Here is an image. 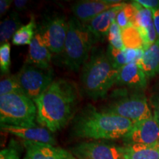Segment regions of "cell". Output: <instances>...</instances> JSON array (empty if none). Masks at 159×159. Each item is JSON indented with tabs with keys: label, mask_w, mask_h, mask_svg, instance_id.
Returning <instances> with one entry per match:
<instances>
[{
	"label": "cell",
	"mask_w": 159,
	"mask_h": 159,
	"mask_svg": "<svg viewBox=\"0 0 159 159\" xmlns=\"http://www.w3.org/2000/svg\"><path fill=\"white\" fill-rule=\"evenodd\" d=\"M51 52L43 43L39 33H35L33 41L29 45L26 63L41 68H50Z\"/></svg>",
	"instance_id": "15"
},
{
	"label": "cell",
	"mask_w": 159,
	"mask_h": 159,
	"mask_svg": "<svg viewBox=\"0 0 159 159\" xmlns=\"http://www.w3.org/2000/svg\"><path fill=\"white\" fill-rule=\"evenodd\" d=\"M118 71L106 52L94 49L82 67L80 80L83 91L93 99L104 98L116 85Z\"/></svg>",
	"instance_id": "3"
},
{
	"label": "cell",
	"mask_w": 159,
	"mask_h": 159,
	"mask_svg": "<svg viewBox=\"0 0 159 159\" xmlns=\"http://www.w3.org/2000/svg\"><path fill=\"white\" fill-rule=\"evenodd\" d=\"M11 67V44L5 43L0 47V69L2 74H7Z\"/></svg>",
	"instance_id": "26"
},
{
	"label": "cell",
	"mask_w": 159,
	"mask_h": 159,
	"mask_svg": "<svg viewBox=\"0 0 159 159\" xmlns=\"http://www.w3.org/2000/svg\"><path fill=\"white\" fill-rule=\"evenodd\" d=\"M26 154L24 159H77L72 153L55 145L23 141Z\"/></svg>",
	"instance_id": "12"
},
{
	"label": "cell",
	"mask_w": 159,
	"mask_h": 159,
	"mask_svg": "<svg viewBox=\"0 0 159 159\" xmlns=\"http://www.w3.org/2000/svg\"><path fill=\"white\" fill-rule=\"evenodd\" d=\"M93 34L75 16L69 20V27L62 52V62L71 71H78L89 58L97 41Z\"/></svg>",
	"instance_id": "4"
},
{
	"label": "cell",
	"mask_w": 159,
	"mask_h": 159,
	"mask_svg": "<svg viewBox=\"0 0 159 159\" xmlns=\"http://www.w3.org/2000/svg\"><path fill=\"white\" fill-rule=\"evenodd\" d=\"M123 3L118 0L81 1L75 3L71 7V11L77 19L82 23H85L103 12L119 7Z\"/></svg>",
	"instance_id": "11"
},
{
	"label": "cell",
	"mask_w": 159,
	"mask_h": 159,
	"mask_svg": "<svg viewBox=\"0 0 159 159\" xmlns=\"http://www.w3.org/2000/svg\"><path fill=\"white\" fill-rule=\"evenodd\" d=\"M17 77L25 94L33 101L53 82V70L25 63Z\"/></svg>",
	"instance_id": "7"
},
{
	"label": "cell",
	"mask_w": 159,
	"mask_h": 159,
	"mask_svg": "<svg viewBox=\"0 0 159 159\" xmlns=\"http://www.w3.org/2000/svg\"><path fill=\"white\" fill-rule=\"evenodd\" d=\"M125 145L152 144L159 142V125L153 116L135 123L123 137Z\"/></svg>",
	"instance_id": "10"
},
{
	"label": "cell",
	"mask_w": 159,
	"mask_h": 159,
	"mask_svg": "<svg viewBox=\"0 0 159 159\" xmlns=\"http://www.w3.org/2000/svg\"><path fill=\"white\" fill-rule=\"evenodd\" d=\"M106 53L111 61V62L113 63V64H114L117 69H119L121 67L128 64L123 49L122 50L117 49L109 44L108 47V50L106 51Z\"/></svg>",
	"instance_id": "27"
},
{
	"label": "cell",
	"mask_w": 159,
	"mask_h": 159,
	"mask_svg": "<svg viewBox=\"0 0 159 159\" xmlns=\"http://www.w3.org/2000/svg\"><path fill=\"white\" fill-rule=\"evenodd\" d=\"M35 21L34 17L32 16L30 21L27 25H22L16 31L12 39V42L14 45L22 46L30 44L35 36Z\"/></svg>",
	"instance_id": "20"
},
{
	"label": "cell",
	"mask_w": 159,
	"mask_h": 159,
	"mask_svg": "<svg viewBox=\"0 0 159 159\" xmlns=\"http://www.w3.org/2000/svg\"><path fill=\"white\" fill-rule=\"evenodd\" d=\"M101 111L117 115L136 123L152 117L145 95L139 90L121 88L111 93L110 99Z\"/></svg>",
	"instance_id": "5"
},
{
	"label": "cell",
	"mask_w": 159,
	"mask_h": 159,
	"mask_svg": "<svg viewBox=\"0 0 159 159\" xmlns=\"http://www.w3.org/2000/svg\"><path fill=\"white\" fill-rule=\"evenodd\" d=\"M0 159H20L17 143L15 141L11 140L9 146L1 150Z\"/></svg>",
	"instance_id": "29"
},
{
	"label": "cell",
	"mask_w": 159,
	"mask_h": 159,
	"mask_svg": "<svg viewBox=\"0 0 159 159\" xmlns=\"http://www.w3.org/2000/svg\"><path fill=\"white\" fill-rule=\"evenodd\" d=\"M28 4V1H26V0H15L13 2V5L16 8L15 11H21L25 10Z\"/></svg>",
	"instance_id": "33"
},
{
	"label": "cell",
	"mask_w": 159,
	"mask_h": 159,
	"mask_svg": "<svg viewBox=\"0 0 159 159\" xmlns=\"http://www.w3.org/2000/svg\"><path fill=\"white\" fill-rule=\"evenodd\" d=\"M124 51L125 57H126L127 63H138L142 60L143 55H144V49H127L125 48Z\"/></svg>",
	"instance_id": "30"
},
{
	"label": "cell",
	"mask_w": 159,
	"mask_h": 159,
	"mask_svg": "<svg viewBox=\"0 0 159 159\" xmlns=\"http://www.w3.org/2000/svg\"><path fill=\"white\" fill-rule=\"evenodd\" d=\"M78 159H122V147L102 142H84L71 148Z\"/></svg>",
	"instance_id": "9"
},
{
	"label": "cell",
	"mask_w": 159,
	"mask_h": 159,
	"mask_svg": "<svg viewBox=\"0 0 159 159\" xmlns=\"http://www.w3.org/2000/svg\"><path fill=\"white\" fill-rule=\"evenodd\" d=\"M1 130L7 134H11L22 139L24 141L44 143L52 145H55L56 144L51 131L43 127L35 126L22 128V127L9 126V125H1Z\"/></svg>",
	"instance_id": "13"
},
{
	"label": "cell",
	"mask_w": 159,
	"mask_h": 159,
	"mask_svg": "<svg viewBox=\"0 0 159 159\" xmlns=\"http://www.w3.org/2000/svg\"><path fill=\"white\" fill-rule=\"evenodd\" d=\"M12 93L25 94L18 79L17 75H7V77L2 79L0 82V96Z\"/></svg>",
	"instance_id": "24"
},
{
	"label": "cell",
	"mask_w": 159,
	"mask_h": 159,
	"mask_svg": "<svg viewBox=\"0 0 159 159\" xmlns=\"http://www.w3.org/2000/svg\"><path fill=\"white\" fill-rule=\"evenodd\" d=\"M136 7V14L135 17L134 26L138 29H144L153 24L152 11L145 8L136 1L133 2Z\"/></svg>",
	"instance_id": "23"
},
{
	"label": "cell",
	"mask_w": 159,
	"mask_h": 159,
	"mask_svg": "<svg viewBox=\"0 0 159 159\" xmlns=\"http://www.w3.org/2000/svg\"><path fill=\"white\" fill-rule=\"evenodd\" d=\"M21 26V21L16 11L11 12L1 21L0 25V43L1 44L8 43L13 35Z\"/></svg>",
	"instance_id": "19"
},
{
	"label": "cell",
	"mask_w": 159,
	"mask_h": 159,
	"mask_svg": "<svg viewBox=\"0 0 159 159\" xmlns=\"http://www.w3.org/2000/svg\"><path fill=\"white\" fill-rule=\"evenodd\" d=\"M136 2L145 8L151 11L159 8V1L158 0H136Z\"/></svg>",
	"instance_id": "31"
},
{
	"label": "cell",
	"mask_w": 159,
	"mask_h": 159,
	"mask_svg": "<svg viewBox=\"0 0 159 159\" xmlns=\"http://www.w3.org/2000/svg\"><path fill=\"white\" fill-rule=\"evenodd\" d=\"M13 2L11 0H1L0 1V15L2 16L7 13Z\"/></svg>",
	"instance_id": "32"
},
{
	"label": "cell",
	"mask_w": 159,
	"mask_h": 159,
	"mask_svg": "<svg viewBox=\"0 0 159 159\" xmlns=\"http://www.w3.org/2000/svg\"><path fill=\"white\" fill-rule=\"evenodd\" d=\"M68 27L69 21H66L63 16L50 17L41 27L39 33L44 44L52 53L62 54Z\"/></svg>",
	"instance_id": "8"
},
{
	"label": "cell",
	"mask_w": 159,
	"mask_h": 159,
	"mask_svg": "<svg viewBox=\"0 0 159 159\" xmlns=\"http://www.w3.org/2000/svg\"><path fill=\"white\" fill-rule=\"evenodd\" d=\"M108 38L109 43L113 47L120 50L125 49L122 41V30L117 25L116 21H114L111 26L108 33Z\"/></svg>",
	"instance_id": "25"
},
{
	"label": "cell",
	"mask_w": 159,
	"mask_h": 159,
	"mask_svg": "<svg viewBox=\"0 0 159 159\" xmlns=\"http://www.w3.org/2000/svg\"><path fill=\"white\" fill-rule=\"evenodd\" d=\"M138 65L147 77H152L159 74V39L145 49Z\"/></svg>",
	"instance_id": "18"
},
{
	"label": "cell",
	"mask_w": 159,
	"mask_h": 159,
	"mask_svg": "<svg viewBox=\"0 0 159 159\" xmlns=\"http://www.w3.org/2000/svg\"><path fill=\"white\" fill-rule=\"evenodd\" d=\"M79 101L76 83L66 79L53 80L34 100L37 108L36 121L52 133L57 132L76 114Z\"/></svg>",
	"instance_id": "1"
},
{
	"label": "cell",
	"mask_w": 159,
	"mask_h": 159,
	"mask_svg": "<svg viewBox=\"0 0 159 159\" xmlns=\"http://www.w3.org/2000/svg\"></svg>",
	"instance_id": "36"
},
{
	"label": "cell",
	"mask_w": 159,
	"mask_h": 159,
	"mask_svg": "<svg viewBox=\"0 0 159 159\" xmlns=\"http://www.w3.org/2000/svg\"><path fill=\"white\" fill-rule=\"evenodd\" d=\"M37 108L34 101L25 94L12 93L0 96L1 125L35 127Z\"/></svg>",
	"instance_id": "6"
},
{
	"label": "cell",
	"mask_w": 159,
	"mask_h": 159,
	"mask_svg": "<svg viewBox=\"0 0 159 159\" xmlns=\"http://www.w3.org/2000/svg\"><path fill=\"white\" fill-rule=\"evenodd\" d=\"M152 11V16H153V24L159 39V8L153 10Z\"/></svg>",
	"instance_id": "34"
},
{
	"label": "cell",
	"mask_w": 159,
	"mask_h": 159,
	"mask_svg": "<svg viewBox=\"0 0 159 159\" xmlns=\"http://www.w3.org/2000/svg\"><path fill=\"white\" fill-rule=\"evenodd\" d=\"M140 34L142 35L143 43H144V49L145 50L150 47L151 45L153 44L158 41V35H157L156 28H155L154 24L149 26L144 29H138Z\"/></svg>",
	"instance_id": "28"
},
{
	"label": "cell",
	"mask_w": 159,
	"mask_h": 159,
	"mask_svg": "<svg viewBox=\"0 0 159 159\" xmlns=\"http://www.w3.org/2000/svg\"><path fill=\"white\" fill-rule=\"evenodd\" d=\"M136 7L134 3H124L116 16V23L123 30L130 26H134Z\"/></svg>",
	"instance_id": "21"
},
{
	"label": "cell",
	"mask_w": 159,
	"mask_h": 159,
	"mask_svg": "<svg viewBox=\"0 0 159 159\" xmlns=\"http://www.w3.org/2000/svg\"><path fill=\"white\" fill-rule=\"evenodd\" d=\"M116 85L128 89L140 90L147 85V76L137 63H128L119 69Z\"/></svg>",
	"instance_id": "14"
},
{
	"label": "cell",
	"mask_w": 159,
	"mask_h": 159,
	"mask_svg": "<svg viewBox=\"0 0 159 159\" xmlns=\"http://www.w3.org/2000/svg\"><path fill=\"white\" fill-rule=\"evenodd\" d=\"M134 124L130 119L102 112L87 105L75 115L71 134L82 139H117L123 138Z\"/></svg>",
	"instance_id": "2"
},
{
	"label": "cell",
	"mask_w": 159,
	"mask_h": 159,
	"mask_svg": "<svg viewBox=\"0 0 159 159\" xmlns=\"http://www.w3.org/2000/svg\"><path fill=\"white\" fill-rule=\"evenodd\" d=\"M153 118L159 125V97L156 98L153 103Z\"/></svg>",
	"instance_id": "35"
},
{
	"label": "cell",
	"mask_w": 159,
	"mask_h": 159,
	"mask_svg": "<svg viewBox=\"0 0 159 159\" xmlns=\"http://www.w3.org/2000/svg\"><path fill=\"white\" fill-rule=\"evenodd\" d=\"M124 3L119 7H114V8L103 12L97 16L94 17V19L83 24L98 39L102 35H107L111 26L116 20V16Z\"/></svg>",
	"instance_id": "16"
},
{
	"label": "cell",
	"mask_w": 159,
	"mask_h": 159,
	"mask_svg": "<svg viewBox=\"0 0 159 159\" xmlns=\"http://www.w3.org/2000/svg\"><path fill=\"white\" fill-rule=\"evenodd\" d=\"M122 159H159V142L152 144L122 147Z\"/></svg>",
	"instance_id": "17"
},
{
	"label": "cell",
	"mask_w": 159,
	"mask_h": 159,
	"mask_svg": "<svg viewBox=\"0 0 159 159\" xmlns=\"http://www.w3.org/2000/svg\"><path fill=\"white\" fill-rule=\"evenodd\" d=\"M122 41L125 48L144 49L142 35L135 26H130L122 30Z\"/></svg>",
	"instance_id": "22"
}]
</instances>
